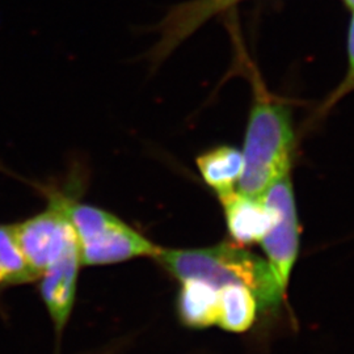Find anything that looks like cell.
<instances>
[{"instance_id": "obj_6", "label": "cell", "mask_w": 354, "mask_h": 354, "mask_svg": "<svg viewBox=\"0 0 354 354\" xmlns=\"http://www.w3.org/2000/svg\"><path fill=\"white\" fill-rule=\"evenodd\" d=\"M82 266L79 252L70 253L45 269L36 279L38 294L57 333L64 330L73 314Z\"/></svg>"}, {"instance_id": "obj_12", "label": "cell", "mask_w": 354, "mask_h": 354, "mask_svg": "<svg viewBox=\"0 0 354 354\" xmlns=\"http://www.w3.org/2000/svg\"><path fill=\"white\" fill-rule=\"evenodd\" d=\"M37 274L29 266L13 231V225H0V289L36 282Z\"/></svg>"}, {"instance_id": "obj_1", "label": "cell", "mask_w": 354, "mask_h": 354, "mask_svg": "<svg viewBox=\"0 0 354 354\" xmlns=\"http://www.w3.org/2000/svg\"><path fill=\"white\" fill-rule=\"evenodd\" d=\"M153 260L178 282L197 279L216 288L228 283L243 285L252 291L259 311L264 314L276 313L286 295L269 263L238 244L221 243L214 247L189 250L160 247Z\"/></svg>"}, {"instance_id": "obj_3", "label": "cell", "mask_w": 354, "mask_h": 354, "mask_svg": "<svg viewBox=\"0 0 354 354\" xmlns=\"http://www.w3.org/2000/svg\"><path fill=\"white\" fill-rule=\"evenodd\" d=\"M66 212L75 231L83 266H115L140 257H151L160 247L102 207L77 201L68 193Z\"/></svg>"}, {"instance_id": "obj_13", "label": "cell", "mask_w": 354, "mask_h": 354, "mask_svg": "<svg viewBox=\"0 0 354 354\" xmlns=\"http://www.w3.org/2000/svg\"><path fill=\"white\" fill-rule=\"evenodd\" d=\"M348 55H349V67H348L345 79L329 96L328 100L323 105V109H329L335 102H339L345 95L354 91V12L351 20V26H349V33H348Z\"/></svg>"}, {"instance_id": "obj_9", "label": "cell", "mask_w": 354, "mask_h": 354, "mask_svg": "<svg viewBox=\"0 0 354 354\" xmlns=\"http://www.w3.org/2000/svg\"><path fill=\"white\" fill-rule=\"evenodd\" d=\"M238 1L241 0H197L193 4L181 6L165 20L162 41L152 53V58L155 61H163L197 26H201L210 16Z\"/></svg>"}, {"instance_id": "obj_11", "label": "cell", "mask_w": 354, "mask_h": 354, "mask_svg": "<svg viewBox=\"0 0 354 354\" xmlns=\"http://www.w3.org/2000/svg\"><path fill=\"white\" fill-rule=\"evenodd\" d=\"M259 304L252 291L243 285L228 283L219 288L216 326L232 333L251 329L257 319Z\"/></svg>"}, {"instance_id": "obj_14", "label": "cell", "mask_w": 354, "mask_h": 354, "mask_svg": "<svg viewBox=\"0 0 354 354\" xmlns=\"http://www.w3.org/2000/svg\"><path fill=\"white\" fill-rule=\"evenodd\" d=\"M344 3H345V6L352 11V12H354V0H342Z\"/></svg>"}, {"instance_id": "obj_8", "label": "cell", "mask_w": 354, "mask_h": 354, "mask_svg": "<svg viewBox=\"0 0 354 354\" xmlns=\"http://www.w3.org/2000/svg\"><path fill=\"white\" fill-rule=\"evenodd\" d=\"M219 308V288L203 281H180L176 311L178 320L190 329H206L216 326Z\"/></svg>"}, {"instance_id": "obj_5", "label": "cell", "mask_w": 354, "mask_h": 354, "mask_svg": "<svg viewBox=\"0 0 354 354\" xmlns=\"http://www.w3.org/2000/svg\"><path fill=\"white\" fill-rule=\"evenodd\" d=\"M261 200L272 213V225L260 243L281 288L286 291L299 251V223L289 175L274 181Z\"/></svg>"}, {"instance_id": "obj_7", "label": "cell", "mask_w": 354, "mask_h": 354, "mask_svg": "<svg viewBox=\"0 0 354 354\" xmlns=\"http://www.w3.org/2000/svg\"><path fill=\"white\" fill-rule=\"evenodd\" d=\"M231 238L238 245L260 243L272 225V213L261 198L231 192L219 197Z\"/></svg>"}, {"instance_id": "obj_10", "label": "cell", "mask_w": 354, "mask_h": 354, "mask_svg": "<svg viewBox=\"0 0 354 354\" xmlns=\"http://www.w3.org/2000/svg\"><path fill=\"white\" fill-rule=\"evenodd\" d=\"M196 162L203 181L219 197L235 190L243 171L241 150L231 146L215 147L201 153Z\"/></svg>"}, {"instance_id": "obj_4", "label": "cell", "mask_w": 354, "mask_h": 354, "mask_svg": "<svg viewBox=\"0 0 354 354\" xmlns=\"http://www.w3.org/2000/svg\"><path fill=\"white\" fill-rule=\"evenodd\" d=\"M66 192H49L42 212L13 223L17 244L37 277L67 254L79 252L75 231L66 212Z\"/></svg>"}, {"instance_id": "obj_2", "label": "cell", "mask_w": 354, "mask_h": 354, "mask_svg": "<svg viewBox=\"0 0 354 354\" xmlns=\"http://www.w3.org/2000/svg\"><path fill=\"white\" fill-rule=\"evenodd\" d=\"M294 143L290 111L279 102H256L241 152L243 171L238 192L261 198L274 181L288 176Z\"/></svg>"}]
</instances>
